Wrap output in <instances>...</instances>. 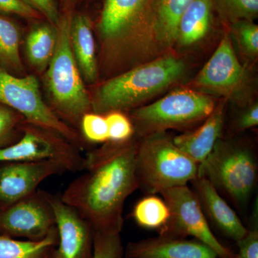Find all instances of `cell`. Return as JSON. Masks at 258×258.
Masks as SVG:
<instances>
[{
	"mask_svg": "<svg viewBox=\"0 0 258 258\" xmlns=\"http://www.w3.org/2000/svg\"><path fill=\"white\" fill-rule=\"evenodd\" d=\"M139 139L107 142L84 157L81 175L70 183L61 200L75 209L93 231H118L126 199L139 189L136 154Z\"/></svg>",
	"mask_w": 258,
	"mask_h": 258,
	"instance_id": "obj_1",
	"label": "cell"
},
{
	"mask_svg": "<svg viewBox=\"0 0 258 258\" xmlns=\"http://www.w3.org/2000/svg\"><path fill=\"white\" fill-rule=\"evenodd\" d=\"M158 0H105L97 25L100 68L114 77L168 53L158 40Z\"/></svg>",
	"mask_w": 258,
	"mask_h": 258,
	"instance_id": "obj_2",
	"label": "cell"
},
{
	"mask_svg": "<svg viewBox=\"0 0 258 258\" xmlns=\"http://www.w3.org/2000/svg\"><path fill=\"white\" fill-rule=\"evenodd\" d=\"M186 66L179 57L168 53L139 64L102 83L91 98L93 113L137 108L166 91L184 77Z\"/></svg>",
	"mask_w": 258,
	"mask_h": 258,
	"instance_id": "obj_3",
	"label": "cell"
},
{
	"mask_svg": "<svg viewBox=\"0 0 258 258\" xmlns=\"http://www.w3.org/2000/svg\"><path fill=\"white\" fill-rule=\"evenodd\" d=\"M135 163L139 188L147 195L187 185L199 175L200 164L180 150L166 132L140 137Z\"/></svg>",
	"mask_w": 258,
	"mask_h": 258,
	"instance_id": "obj_4",
	"label": "cell"
},
{
	"mask_svg": "<svg viewBox=\"0 0 258 258\" xmlns=\"http://www.w3.org/2000/svg\"><path fill=\"white\" fill-rule=\"evenodd\" d=\"M71 18L62 17L57 25V44L45 81L56 111L68 121L79 125L92 106L71 46Z\"/></svg>",
	"mask_w": 258,
	"mask_h": 258,
	"instance_id": "obj_5",
	"label": "cell"
},
{
	"mask_svg": "<svg viewBox=\"0 0 258 258\" xmlns=\"http://www.w3.org/2000/svg\"><path fill=\"white\" fill-rule=\"evenodd\" d=\"M238 206L248 203L257 185L258 164L251 148L220 139L199 166V175Z\"/></svg>",
	"mask_w": 258,
	"mask_h": 258,
	"instance_id": "obj_6",
	"label": "cell"
},
{
	"mask_svg": "<svg viewBox=\"0 0 258 258\" xmlns=\"http://www.w3.org/2000/svg\"><path fill=\"white\" fill-rule=\"evenodd\" d=\"M216 105L215 100L205 93L191 89L176 90L151 104L133 110L131 120L139 138L168 129L187 130L203 123Z\"/></svg>",
	"mask_w": 258,
	"mask_h": 258,
	"instance_id": "obj_7",
	"label": "cell"
},
{
	"mask_svg": "<svg viewBox=\"0 0 258 258\" xmlns=\"http://www.w3.org/2000/svg\"><path fill=\"white\" fill-rule=\"evenodd\" d=\"M197 91L221 96L226 101L247 107L252 103L253 80L238 60L230 33H225L210 60L193 81Z\"/></svg>",
	"mask_w": 258,
	"mask_h": 258,
	"instance_id": "obj_8",
	"label": "cell"
},
{
	"mask_svg": "<svg viewBox=\"0 0 258 258\" xmlns=\"http://www.w3.org/2000/svg\"><path fill=\"white\" fill-rule=\"evenodd\" d=\"M0 104L11 108L28 123L63 136L81 147L77 132L66 124L42 100L35 76L18 78L0 67Z\"/></svg>",
	"mask_w": 258,
	"mask_h": 258,
	"instance_id": "obj_9",
	"label": "cell"
},
{
	"mask_svg": "<svg viewBox=\"0 0 258 258\" xmlns=\"http://www.w3.org/2000/svg\"><path fill=\"white\" fill-rule=\"evenodd\" d=\"M23 137L17 143L0 149V162L51 161L67 171L84 169V157L76 145L61 134L28 123Z\"/></svg>",
	"mask_w": 258,
	"mask_h": 258,
	"instance_id": "obj_10",
	"label": "cell"
},
{
	"mask_svg": "<svg viewBox=\"0 0 258 258\" xmlns=\"http://www.w3.org/2000/svg\"><path fill=\"white\" fill-rule=\"evenodd\" d=\"M160 195L170 211L169 222L160 235L191 236L211 247L220 258L235 257L212 232L198 197L188 185L165 190Z\"/></svg>",
	"mask_w": 258,
	"mask_h": 258,
	"instance_id": "obj_11",
	"label": "cell"
},
{
	"mask_svg": "<svg viewBox=\"0 0 258 258\" xmlns=\"http://www.w3.org/2000/svg\"><path fill=\"white\" fill-rule=\"evenodd\" d=\"M56 230L55 215L46 191H35L0 212L3 235L37 241Z\"/></svg>",
	"mask_w": 258,
	"mask_h": 258,
	"instance_id": "obj_12",
	"label": "cell"
},
{
	"mask_svg": "<svg viewBox=\"0 0 258 258\" xmlns=\"http://www.w3.org/2000/svg\"><path fill=\"white\" fill-rule=\"evenodd\" d=\"M55 215L57 243L49 258H92L93 230L76 211L62 202L60 195L47 192Z\"/></svg>",
	"mask_w": 258,
	"mask_h": 258,
	"instance_id": "obj_13",
	"label": "cell"
},
{
	"mask_svg": "<svg viewBox=\"0 0 258 258\" xmlns=\"http://www.w3.org/2000/svg\"><path fill=\"white\" fill-rule=\"evenodd\" d=\"M0 163V205L4 208L35 193L44 180L67 171L51 161Z\"/></svg>",
	"mask_w": 258,
	"mask_h": 258,
	"instance_id": "obj_14",
	"label": "cell"
},
{
	"mask_svg": "<svg viewBox=\"0 0 258 258\" xmlns=\"http://www.w3.org/2000/svg\"><path fill=\"white\" fill-rule=\"evenodd\" d=\"M124 254V258H220L196 239L168 235L130 242Z\"/></svg>",
	"mask_w": 258,
	"mask_h": 258,
	"instance_id": "obj_15",
	"label": "cell"
},
{
	"mask_svg": "<svg viewBox=\"0 0 258 258\" xmlns=\"http://www.w3.org/2000/svg\"><path fill=\"white\" fill-rule=\"evenodd\" d=\"M191 183L204 213L214 225L232 240L237 242L242 239L247 229L214 185L203 176H198Z\"/></svg>",
	"mask_w": 258,
	"mask_h": 258,
	"instance_id": "obj_16",
	"label": "cell"
},
{
	"mask_svg": "<svg viewBox=\"0 0 258 258\" xmlns=\"http://www.w3.org/2000/svg\"><path fill=\"white\" fill-rule=\"evenodd\" d=\"M227 101L222 100L216 105L202 124L172 138L180 150L200 164L210 155L215 144L221 139Z\"/></svg>",
	"mask_w": 258,
	"mask_h": 258,
	"instance_id": "obj_17",
	"label": "cell"
},
{
	"mask_svg": "<svg viewBox=\"0 0 258 258\" xmlns=\"http://www.w3.org/2000/svg\"><path fill=\"white\" fill-rule=\"evenodd\" d=\"M71 42L80 73L88 83L98 81L96 45L89 19L82 14L71 18Z\"/></svg>",
	"mask_w": 258,
	"mask_h": 258,
	"instance_id": "obj_18",
	"label": "cell"
},
{
	"mask_svg": "<svg viewBox=\"0 0 258 258\" xmlns=\"http://www.w3.org/2000/svg\"><path fill=\"white\" fill-rule=\"evenodd\" d=\"M212 13V0H194L180 18L174 45L187 48L201 42L211 28Z\"/></svg>",
	"mask_w": 258,
	"mask_h": 258,
	"instance_id": "obj_19",
	"label": "cell"
},
{
	"mask_svg": "<svg viewBox=\"0 0 258 258\" xmlns=\"http://www.w3.org/2000/svg\"><path fill=\"white\" fill-rule=\"evenodd\" d=\"M57 40V26L52 24L32 29L27 37L26 50L28 60L34 67L40 71L46 69L55 52Z\"/></svg>",
	"mask_w": 258,
	"mask_h": 258,
	"instance_id": "obj_20",
	"label": "cell"
},
{
	"mask_svg": "<svg viewBox=\"0 0 258 258\" xmlns=\"http://www.w3.org/2000/svg\"><path fill=\"white\" fill-rule=\"evenodd\" d=\"M194 0H158V40L166 52L174 46L176 29L181 15Z\"/></svg>",
	"mask_w": 258,
	"mask_h": 258,
	"instance_id": "obj_21",
	"label": "cell"
},
{
	"mask_svg": "<svg viewBox=\"0 0 258 258\" xmlns=\"http://www.w3.org/2000/svg\"><path fill=\"white\" fill-rule=\"evenodd\" d=\"M57 243V230L37 241L18 240L0 235V258H49Z\"/></svg>",
	"mask_w": 258,
	"mask_h": 258,
	"instance_id": "obj_22",
	"label": "cell"
},
{
	"mask_svg": "<svg viewBox=\"0 0 258 258\" xmlns=\"http://www.w3.org/2000/svg\"><path fill=\"white\" fill-rule=\"evenodd\" d=\"M21 34L18 25L0 15V67L10 74H21L23 63L20 55Z\"/></svg>",
	"mask_w": 258,
	"mask_h": 258,
	"instance_id": "obj_23",
	"label": "cell"
},
{
	"mask_svg": "<svg viewBox=\"0 0 258 258\" xmlns=\"http://www.w3.org/2000/svg\"><path fill=\"white\" fill-rule=\"evenodd\" d=\"M132 216L139 226L149 230H164L170 218L169 207L157 195H147L134 206Z\"/></svg>",
	"mask_w": 258,
	"mask_h": 258,
	"instance_id": "obj_24",
	"label": "cell"
},
{
	"mask_svg": "<svg viewBox=\"0 0 258 258\" xmlns=\"http://www.w3.org/2000/svg\"><path fill=\"white\" fill-rule=\"evenodd\" d=\"M213 11H216L227 25L237 22L254 21L258 16V0H212Z\"/></svg>",
	"mask_w": 258,
	"mask_h": 258,
	"instance_id": "obj_25",
	"label": "cell"
},
{
	"mask_svg": "<svg viewBox=\"0 0 258 258\" xmlns=\"http://www.w3.org/2000/svg\"><path fill=\"white\" fill-rule=\"evenodd\" d=\"M230 37L235 40L241 53L250 60L258 55V26L253 21L237 22L230 25Z\"/></svg>",
	"mask_w": 258,
	"mask_h": 258,
	"instance_id": "obj_26",
	"label": "cell"
},
{
	"mask_svg": "<svg viewBox=\"0 0 258 258\" xmlns=\"http://www.w3.org/2000/svg\"><path fill=\"white\" fill-rule=\"evenodd\" d=\"M123 256L120 232L93 231L92 258H122Z\"/></svg>",
	"mask_w": 258,
	"mask_h": 258,
	"instance_id": "obj_27",
	"label": "cell"
},
{
	"mask_svg": "<svg viewBox=\"0 0 258 258\" xmlns=\"http://www.w3.org/2000/svg\"><path fill=\"white\" fill-rule=\"evenodd\" d=\"M106 116L108 142H123L134 137L135 131L131 118L121 111H111Z\"/></svg>",
	"mask_w": 258,
	"mask_h": 258,
	"instance_id": "obj_28",
	"label": "cell"
},
{
	"mask_svg": "<svg viewBox=\"0 0 258 258\" xmlns=\"http://www.w3.org/2000/svg\"><path fill=\"white\" fill-rule=\"evenodd\" d=\"M83 135L89 142L103 143L108 142V125L105 115L96 113H87L81 119Z\"/></svg>",
	"mask_w": 258,
	"mask_h": 258,
	"instance_id": "obj_29",
	"label": "cell"
},
{
	"mask_svg": "<svg viewBox=\"0 0 258 258\" xmlns=\"http://www.w3.org/2000/svg\"><path fill=\"white\" fill-rule=\"evenodd\" d=\"M254 208L253 226L251 230H247L246 235L237 241L238 254L233 258H258V227L257 205Z\"/></svg>",
	"mask_w": 258,
	"mask_h": 258,
	"instance_id": "obj_30",
	"label": "cell"
},
{
	"mask_svg": "<svg viewBox=\"0 0 258 258\" xmlns=\"http://www.w3.org/2000/svg\"><path fill=\"white\" fill-rule=\"evenodd\" d=\"M20 122V115L8 107L0 104V149L14 133Z\"/></svg>",
	"mask_w": 258,
	"mask_h": 258,
	"instance_id": "obj_31",
	"label": "cell"
},
{
	"mask_svg": "<svg viewBox=\"0 0 258 258\" xmlns=\"http://www.w3.org/2000/svg\"><path fill=\"white\" fill-rule=\"evenodd\" d=\"M25 5L43 15L50 24L57 26L60 22L58 9L55 0H20Z\"/></svg>",
	"mask_w": 258,
	"mask_h": 258,
	"instance_id": "obj_32",
	"label": "cell"
},
{
	"mask_svg": "<svg viewBox=\"0 0 258 258\" xmlns=\"http://www.w3.org/2000/svg\"><path fill=\"white\" fill-rule=\"evenodd\" d=\"M9 14L28 19L39 18L40 15L20 0H0V15Z\"/></svg>",
	"mask_w": 258,
	"mask_h": 258,
	"instance_id": "obj_33",
	"label": "cell"
},
{
	"mask_svg": "<svg viewBox=\"0 0 258 258\" xmlns=\"http://www.w3.org/2000/svg\"><path fill=\"white\" fill-rule=\"evenodd\" d=\"M236 119L233 125L234 133H240L258 125V104L252 103Z\"/></svg>",
	"mask_w": 258,
	"mask_h": 258,
	"instance_id": "obj_34",
	"label": "cell"
},
{
	"mask_svg": "<svg viewBox=\"0 0 258 258\" xmlns=\"http://www.w3.org/2000/svg\"><path fill=\"white\" fill-rule=\"evenodd\" d=\"M64 1H71V0H64Z\"/></svg>",
	"mask_w": 258,
	"mask_h": 258,
	"instance_id": "obj_35",
	"label": "cell"
},
{
	"mask_svg": "<svg viewBox=\"0 0 258 258\" xmlns=\"http://www.w3.org/2000/svg\"><path fill=\"white\" fill-rule=\"evenodd\" d=\"M122 258H124V257H122Z\"/></svg>",
	"mask_w": 258,
	"mask_h": 258,
	"instance_id": "obj_36",
	"label": "cell"
}]
</instances>
